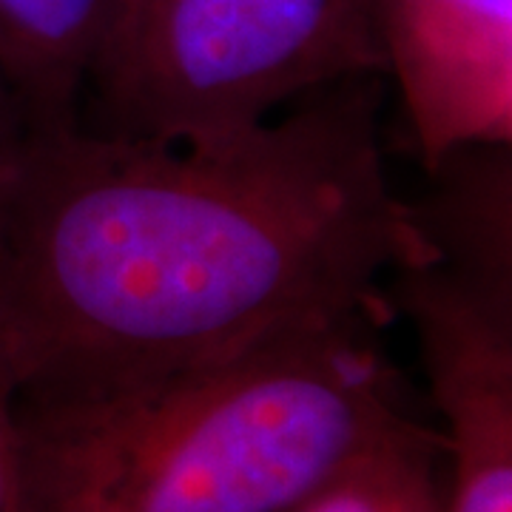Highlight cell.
Returning <instances> with one entry per match:
<instances>
[{
  "label": "cell",
  "mask_w": 512,
  "mask_h": 512,
  "mask_svg": "<svg viewBox=\"0 0 512 512\" xmlns=\"http://www.w3.org/2000/svg\"><path fill=\"white\" fill-rule=\"evenodd\" d=\"M441 262L356 74L225 137L29 128L0 191V376L69 393L376 319Z\"/></svg>",
  "instance_id": "obj_1"
},
{
  "label": "cell",
  "mask_w": 512,
  "mask_h": 512,
  "mask_svg": "<svg viewBox=\"0 0 512 512\" xmlns=\"http://www.w3.org/2000/svg\"><path fill=\"white\" fill-rule=\"evenodd\" d=\"M373 319L140 382L18 393L26 512H288L356 461L441 436Z\"/></svg>",
  "instance_id": "obj_2"
},
{
  "label": "cell",
  "mask_w": 512,
  "mask_h": 512,
  "mask_svg": "<svg viewBox=\"0 0 512 512\" xmlns=\"http://www.w3.org/2000/svg\"><path fill=\"white\" fill-rule=\"evenodd\" d=\"M379 72L356 0H131L92 80L106 111L100 131L188 143Z\"/></svg>",
  "instance_id": "obj_3"
},
{
  "label": "cell",
  "mask_w": 512,
  "mask_h": 512,
  "mask_svg": "<svg viewBox=\"0 0 512 512\" xmlns=\"http://www.w3.org/2000/svg\"><path fill=\"white\" fill-rule=\"evenodd\" d=\"M390 291L444 419L447 512H512V296L441 262L404 271Z\"/></svg>",
  "instance_id": "obj_4"
},
{
  "label": "cell",
  "mask_w": 512,
  "mask_h": 512,
  "mask_svg": "<svg viewBox=\"0 0 512 512\" xmlns=\"http://www.w3.org/2000/svg\"><path fill=\"white\" fill-rule=\"evenodd\" d=\"M373 37L430 174L512 143V0H373Z\"/></svg>",
  "instance_id": "obj_5"
},
{
  "label": "cell",
  "mask_w": 512,
  "mask_h": 512,
  "mask_svg": "<svg viewBox=\"0 0 512 512\" xmlns=\"http://www.w3.org/2000/svg\"><path fill=\"white\" fill-rule=\"evenodd\" d=\"M117 0H0V77L29 128L77 123Z\"/></svg>",
  "instance_id": "obj_6"
},
{
  "label": "cell",
  "mask_w": 512,
  "mask_h": 512,
  "mask_svg": "<svg viewBox=\"0 0 512 512\" xmlns=\"http://www.w3.org/2000/svg\"><path fill=\"white\" fill-rule=\"evenodd\" d=\"M430 177L441 183L436 197L413 208L441 265L512 296L510 143L461 148Z\"/></svg>",
  "instance_id": "obj_7"
},
{
  "label": "cell",
  "mask_w": 512,
  "mask_h": 512,
  "mask_svg": "<svg viewBox=\"0 0 512 512\" xmlns=\"http://www.w3.org/2000/svg\"><path fill=\"white\" fill-rule=\"evenodd\" d=\"M441 461L444 436L387 447L330 478L288 512H447Z\"/></svg>",
  "instance_id": "obj_8"
},
{
  "label": "cell",
  "mask_w": 512,
  "mask_h": 512,
  "mask_svg": "<svg viewBox=\"0 0 512 512\" xmlns=\"http://www.w3.org/2000/svg\"><path fill=\"white\" fill-rule=\"evenodd\" d=\"M12 407L15 390L0 376V512H26Z\"/></svg>",
  "instance_id": "obj_9"
},
{
  "label": "cell",
  "mask_w": 512,
  "mask_h": 512,
  "mask_svg": "<svg viewBox=\"0 0 512 512\" xmlns=\"http://www.w3.org/2000/svg\"><path fill=\"white\" fill-rule=\"evenodd\" d=\"M26 131H29V126L23 120L18 100L0 77V191H3V185L15 168V160H18L23 140H26Z\"/></svg>",
  "instance_id": "obj_10"
},
{
  "label": "cell",
  "mask_w": 512,
  "mask_h": 512,
  "mask_svg": "<svg viewBox=\"0 0 512 512\" xmlns=\"http://www.w3.org/2000/svg\"><path fill=\"white\" fill-rule=\"evenodd\" d=\"M128 6H131V0H117V12H114V26H117V23H120V18L126 15ZM111 32H114V29H111Z\"/></svg>",
  "instance_id": "obj_11"
},
{
  "label": "cell",
  "mask_w": 512,
  "mask_h": 512,
  "mask_svg": "<svg viewBox=\"0 0 512 512\" xmlns=\"http://www.w3.org/2000/svg\"><path fill=\"white\" fill-rule=\"evenodd\" d=\"M359 3V9L365 12L367 20H370V26H373V0H356Z\"/></svg>",
  "instance_id": "obj_12"
}]
</instances>
